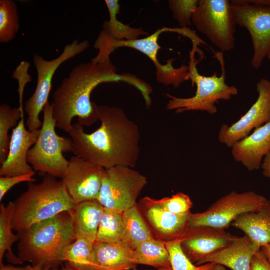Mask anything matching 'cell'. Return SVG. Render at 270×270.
<instances>
[{
    "label": "cell",
    "mask_w": 270,
    "mask_h": 270,
    "mask_svg": "<svg viewBox=\"0 0 270 270\" xmlns=\"http://www.w3.org/2000/svg\"><path fill=\"white\" fill-rule=\"evenodd\" d=\"M127 83L140 91L146 106L152 104V90L149 84L130 74H118L111 62H90L75 66L52 94L51 103L56 127L68 132L72 121L90 126L98 120V106L90 100L92 90L104 82Z\"/></svg>",
    "instance_id": "1"
},
{
    "label": "cell",
    "mask_w": 270,
    "mask_h": 270,
    "mask_svg": "<svg viewBox=\"0 0 270 270\" xmlns=\"http://www.w3.org/2000/svg\"><path fill=\"white\" fill-rule=\"evenodd\" d=\"M98 128L85 132L79 122L68 132L75 156L104 168L123 166L135 167L140 154V134L137 124L116 106H98Z\"/></svg>",
    "instance_id": "2"
},
{
    "label": "cell",
    "mask_w": 270,
    "mask_h": 270,
    "mask_svg": "<svg viewBox=\"0 0 270 270\" xmlns=\"http://www.w3.org/2000/svg\"><path fill=\"white\" fill-rule=\"evenodd\" d=\"M18 257L23 262L58 268L66 248L76 238L72 210L38 222L18 233Z\"/></svg>",
    "instance_id": "3"
},
{
    "label": "cell",
    "mask_w": 270,
    "mask_h": 270,
    "mask_svg": "<svg viewBox=\"0 0 270 270\" xmlns=\"http://www.w3.org/2000/svg\"><path fill=\"white\" fill-rule=\"evenodd\" d=\"M14 203L12 226L18 233L76 206L62 180L48 174L38 184L28 182L26 190Z\"/></svg>",
    "instance_id": "4"
},
{
    "label": "cell",
    "mask_w": 270,
    "mask_h": 270,
    "mask_svg": "<svg viewBox=\"0 0 270 270\" xmlns=\"http://www.w3.org/2000/svg\"><path fill=\"white\" fill-rule=\"evenodd\" d=\"M164 32H174L182 34L191 40L194 46H199L204 42L190 28L164 26L146 38L132 40H116L110 38L102 30L94 45V48L98 49V52L92 60L98 62H108L110 60V54L116 49L120 47L134 48L146 55L153 62L156 70V78L158 82L166 85L172 84L174 88H177L184 82L188 80V66L182 65L179 68H175L172 64L174 60V58L168 60L167 64L160 63L157 57L160 48L158 40L160 34Z\"/></svg>",
    "instance_id": "5"
},
{
    "label": "cell",
    "mask_w": 270,
    "mask_h": 270,
    "mask_svg": "<svg viewBox=\"0 0 270 270\" xmlns=\"http://www.w3.org/2000/svg\"><path fill=\"white\" fill-rule=\"evenodd\" d=\"M190 62L188 65V80H190L192 86H196L194 95L190 98H182L167 94L170 98L166 104V109L174 110L176 113L186 111L196 110L206 112L210 114H215L218 109L215 104L220 100H227L238 94V90L234 86L226 83V70L223 54L221 52L214 54V56L219 62L222 74L218 76L216 72L210 76L200 74L196 68L199 60L194 58V54L190 52Z\"/></svg>",
    "instance_id": "6"
},
{
    "label": "cell",
    "mask_w": 270,
    "mask_h": 270,
    "mask_svg": "<svg viewBox=\"0 0 270 270\" xmlns=\"http://www.w3.org/2000/svg\"><path fill=\"white\" fill-rule=\"evenodd\" d=\"M42 111V125L36 142L28 150L27 162L34 171L62 179L69 162L63 153L72 152V140L56 133L52 104L48 102Z\"/></svg>",
    "instance_id": "7"
},
{
    "label": "cell",
    "mask_w": 270,
    "mask_h": 270,
    "mask_svg": "<svg viewBox=\"0 0 270 270\" xmlns=\"http://www.w3.org/2000/svg\"><path fill=\"white\" fill-rule=\"evenodd\" d=\"M192 22L221 51L234 48L236 24L230 0H199Z\"/></svg>",
    "instance_id": "8"
},
{
    "label": "cell",
    "mask_w": 270,
    "mask_h": 270,
    "mask_svg": "<svg viewBox=\"0 0 270 270\" xmlns=\"http://www.w3.org/2000/svg\"><path fill=\"white\" fill-rule=\"evenodd\" d=\"M88 46V40L78 42L76 40L65 46L61 54L52 60H46L38 54H34L33 62L37 72L36 85L34 92L24 106L28 114L26 124L29 130H38L42 126L39 116L48 102L52 80L56 70L64 62L83 52Z\"/></svg>",
    "instance_id": "9"
},
{
    "label": "cell",
    "mask_w": 270,
    "mask_h": 270,
    "mask_svg": "<svg viewBox=\"0 0 270 270\" xmlns=\"http://www.w3.org/2000/svg\"><path fill=\"white\" fill-rule=\"evenodd\" d=\"M236 23L248 32L254 54L250 64L260 68L270 52V0H232Z\"/></svg>",
    "instance_id": "10"
},
{
    "label": "cell",
    "mask_w": 270,
    "mask_h": 270,
    "mask_svg": "<svg viewBox=\"0 0 270 270\" xmlns=\"http://www.w3.org/2000/svg\"><path fill=\"white\" fill-rule=\"evenodd\" d=\"M147 182L144 176L128 166L104 168L97 200L104 208L122 213L136 205Z\"/></svg>",
    "instance_id": "11"
},
{
    "label": "cell",
    "mask_w": 270,
    "mask_h": 270,
    "mask_svg": "<svg viewBox=\"0 0 270 270\" xmlns=\"http://www.w3.org/2000/svg\"><path fill=\"white\" fill-rule=\"evenodd\" d=\"M264 196L252 191H232L218 199L206 210L190 213L188 227L208 226L226 230L240 214L259 208L266 200Z\"/></svg>",
    "instance_id": "12"
},
{
    "label": "cell",
    "mask_w": 270,
    "mask_h": 270,
    "mask_svg": "<svg viewBox=\"0 0 270 270\" xmlns=\"http://www.w3.org/2000/svg\"><path fill=\"white\" fill-rule=\"evenodd\" d=\"M258 97L240 118L230 126L222 124L218 140L228 148L248 136L252 130L270 121V81L262 78L256 84Z\"/></svg>",
    "instance_id": "13"
},
{
    "label": "cell",
    "mask_w": 270,
    "mask_h": 270,
    "mask_svg": "<svg viewBox=\"0 0 270 270\" xmlns=\"http://www.w3.org/2000/svg\"><path fill=\"white\" fill-rule=\"evenodd\" d=\"M68 161L62 180L74 203L98 200L104 168L76 156Z\"/></svg>",
    "instance_id": "14"
},
{
    "label": "cell",
    "mask_w": 270,
    "mask_h": 270,
    "mask_svg": "<svg viewBox=\"0 0 270 270\" xmlns=\"http://www.w3.org/2000/svg\"><path fill=\"white\" fill-rule=\"evenodd\" d=\"M238 236L225 230L208 226L188 227L181 239L182 248L192 263L225 247Z\"/></svg>",
    "instance_id": "15"
},
{
    "label": "cell",
    "mask_w": 270,
    "mask_h": 270,
    "mask_svg": "<svg viewBox=\"0 0 270 270\" xmlns=\"http://www.w3.org/2000/svg\"><path fill=\"white\" fill-rule=\"evenodd\" d=\"M144 215L164 242L182 239L188 228L189 214H176L164 210L158 200L146 196L140 200Z\"/></svg>",
    "instance_id": "16"
},
{
    "label": "cell",
    "mask_w": 270,
    "mask_h": 270,
    "mask_svg": "<svg viewBox=\"0 0 270 270\" xmlns=\"http://www.w3.org/2000/svg\"><path fill=\"white\" fill-rule=\"evenodd\" d=\"M40 130H26L22 116L12 129L6 160L0 168V176H14L35 172L28 162L26 157L30 149L36 142Z\"/></svg>",
    "instance_id": "17"
},
{
    "label": "cell",
    "mask_w": 270,
    "mask_h": 270,
    "mask_svg": "<svg viewBox=\"0 0 270 270\" xmlns=\"http://www.w3.org/2000/svg\"><path fill=\"white\" fill-rule=\"evenodd\" d=\"M231 152L234 160L248 170L261 168L264 158L270 152V121L235 144Z\"/></svg>",
    "instance_id": "18"
},
{
    "label": "cell",
    "mask_w": 270,
    "mask_h": 270,
    "mask_svg": "<svg viewBox=\"0 0 270 270\" xmlns=\"http://www.w3.org/2000/svg\"><path fill=\"white\" fill-rule=\"evenodd\" d=\"M258 250L246 235L238 236L230 244L206 256L196 265L214 262L232 270H250L252 258Z\"/></svg>",
    "instance_id": "19"
},
{
    "label": "cell",
    "mask_w": 270,
    "mask_h": 270,
    "mask_svg": "<svg viewBox=\"0 0 270 270\" xmlns=\"http://www.w3.org/2000/svg\"><path fill=\"white\" fill-rule=\"evenodd\" d=\"M231 226L242 230L257 250L270 243V200L258 210L240 214Z\"/></svg>",
    "instance_id": "20"
},
{
    "label": "cell",
    "mask_w": 270,
    "mask_h": 270,
    "mask_svg": "<svg viewBox=\"0 0 270 270\" xmlns=\"http://www.w3.org/2000/svg\"><path fill=\"white\" fill-rule=\"evenodd\" d=\"M104 209V207L97 200L84 201L76 204L72 213L76 238H82L95 242Z\"/></svg>",
    "instance_id": "21"
},
{
    "label": "cell",
    "mask_w": 270,
    "mask_h": 270,
    "mask_svg": "<svg viewBox=\"0 0 270 270\" xmlns=\"http://www.w3.org/2000/svg\"><path fill=\"white\" fill-rule=\"evenodd\" d=\"M97 266L96 270H129L136 265L132 261V250L125 242L94 243Z\"/></svg>",
    "instance_id": "22"
},
{
    "label": "cell",
    "mask_w": 270,
    "mask_h": 270,
    "mask_svg": "<svg viewBox=\"0 0 270 270\" xmlns=\"http://www.w3.org/2000/svg\"><path fill=\"white\" fill-rule=\"evenodd\" d=\"M132 261L158 268L170 267V256L165 242L153 238L146 241L132 250Z\"/></svg>",
    "instance_id": "23"
},
{
    "label": "cell",
    "mask_w": 270,
    "mask_h": 270,
    "mask_svg": "<svg viewBox=\"0 0 270 270\" xmlns=\"http://www.w3.org/2000/svg\"><path fill=\"white\" fill-rule=\"evenodd\" d=\"M94 243L84 238H77L65 249L63 258L74 270H96V258Z\"/></svg>",
    "instance_id": "24"
},
{
    "label": "cell",
    "mask_w": 270,
    "mask_h": 270,
    "mask_svg": "<svg viewBox=\"0 0 270 270\" xmlns=\"http://www.w3.org/2000/svg\"><path fill=\"white\" fill-rule=\"evenodd\" d=\"M14 208V203L12 202H10L6 206L3 204L0 206V264H3L5 254L9 262L18 264L24 263L12 250V244L20 240L18 235H15L12 232Z\"/></svg>",
    "instance_id": "25"
},
{
    "label": "cell",
    "mask_w": 270,
    "mask_h": 270,
    "mask_svg": "<svg viewBox=\"0 0 270 270\" xmlns=\"http://www.w3.org/2000/svg\"><path fill=\"white\" fill-rule=\"evenodd\" d=\"M122 218L126 242L131 249L154 238L137 205L122 212Z\"/></svg>",
    "instance_id": "26"
},
{
    "label": "cell",
    "mask_w": 270,
    "mask_h": 270,
    "mask_svg": "<svg viewBox=\"0 0 270 270\" xmlns=\"http://www.w3.org/2000/svg\"><path fill=\"white\" fill-rule=\"evenodd\" d=\"M105 2L109 12L110 20L104 22L102 30L108 36L116 40H132L148 34L142 28H132L118 20L116 15L120 8L118 0H106Z\"/></svg>",
    "instance_id": "27"
},
{
    "label": "cell",
    "mask_w": 270,
    "mask_h": 270,
    "mask_svg": "<svg viewBox=\"0 0 270 270\" xmlns=\"http://www.w3.org/2000/svg\"><path fill=\"white\" fill-rule=\"evenodd\" d=\"M95 242L126 243L122 213L104 208Z\"/></svg>",
    "instance_id": "28"
},
{
    "label": "cell",
    "mask_w": 270,
    "mask_h": 270,
    "mask_svg": "<svg viewBox=\"0 0 270 270\" xmlns=\"http://www.w3.org/2000/svg\"><path fill=\"white\" fill-rule=\"evenodd\" d=\"M24 116L19 107L11 108L8 104H2L0 106V163L6 160L10 141L8 130L15 128L21 118Z\"/></svg>",
    "instance_id": "29"
},
{
    "label": "cell",
    "mask_w": 270,
    "mask_h": 270,
    "mask_svg": "<svg viewBox=\"0 0 270 270\" xmlns=\"http://www.w3.org/2000/svg\"><path fill=\"white\" fill-rule=\"evenodd\" d=\"M20 26L18 6L12 0H0V42L14 40Z\"/></svg>",
    "instance_id": "30"
},
{
    "label": "cell",
    "mask_w": 270,
    "mask_h": 270,
    "mask_svg": "<svg viewBox=\"0 0 270 270\" xmlns=\"http://www.w3.org/2000/svg\"><path fill=\"white\" fill-rule=\"evenodd\" d=\"M181 239L165 242L172 270H212L216 264L208 262L200 266L194 264L183 252Z\"/></svg>",
    "instance_id": "31"
},
{
    "label": "cell",
    "mask_w": 270,
    "mask_h": 270,
    "mask_svg": "<svg viewBox=\"0 0 270 270\" xmlns=\"http://www.w3.org/2000/svg\"><path fill=\"white\" fill-rule=\"evenodd\" d=\"M199 0H170L169 8L180 28H186L192 24V18Z\"/></svg>",
    "instance_id": "32"
},
{
    "label": "cell",
    "mask_w": 270,
    "mask_h": 270,
    "mask_svg": "<svg viewBox=\"0 0 270 270\" xmlns=\"http://www.w3.org/2000/svg\"><path fill=\"white\" fill-rule=\"evenodd\" d=\"M158 200L164 210L176 214H189L192 206L190 198L181 192Z\"/></svg>",
    "instance_id": "33"
},
{
    "label": "cell",
    "mask_w": 270,
    "mask_h": 270,
    "mask_svg": "<svg viewBox=\"0 0 270 270\" xmlns=\"http://www.w3.org/2000/svg\"><path fill=\"white\" fill-rule=\"evenodd\" d=\"M35 172L14 176H0V200L6 192L14 186L22 182H34L33 178Z\"/></svg>",
    "instance_id": "34"
},
{
    "label": "cell",
    "mask_w": 270,
    "mask_h": 270,
    "mask_svg": "<svg viewBox=\"0 0 270 270\" xmlns=\"http://www.w3.org/2000/svg\"><path fill=\"white\" fill-rule=\"evenodd\" d=\"M250 270H270V264L260 249L254 254L251 260Z\"/></svg>",
    "instance_id": "35"
},
{
    "label": "cell",
    "mask_w": 270,
    "mask_h": 270,
    "mask_svg": "<svg viewBox=\"0 0 270 270\" xmlns=\"http://www.w3.org/2000/svg\"><path fill=\"white\" fill-rule=\"evenodd\" d=\"M261 168L264 176L270 178V152L264 158Z\"/></svg>",
    "instance_id": "36"
},
{
    "label": "cell",
    "mask_w": 270,
    "mask_h": 270,
    "mask_svg": "<svg viewBox=\"0 0 270 270\" xmlns=\"http://www.w3.org/2000/svg\"><path fill=\"white\" fill-rule=\"evenodd\" d=\"M260 250L270 264V243L262 246L260 248Z\"/></svg>",
    "instance_id": "37"
},
{
    "label": "cell",
    "mask_w": 270,
    "mask_h": 270,
    "mask_svg": "<svg viewBox=\"0 0 270 270\" xmlns=\"http://www.w3.org/2000/svg\"><path fill=\"white\" fill-rule=\"evenodd\" d=\"M0 270H24V267L15 266L11 264H0Z\"/></svg>",
    "instance_id": "38"
},
{
    "label": "cell",
    "mask_w": 270,
    "mask_h": 270,
    "mask_svg": "<svg viewBox=\"0 0 270 270\" xmlns=\"http://www.w3.org/2000/svg\"><path fill=\"white\" fill-rule=\"evenodd\" d=\"M24 270H50L48 268H44L41 264L27 265L24 267Z\"/></svg>",
    "instance_id": "39"
},
{
    "label": "cell",
    "mask_w": 270,
    "mask_h": 270,
    "mask_svg": "<svg viewBox=\"0 0 270 270\" xmlns=\"http://www.w3.org/2000/svg\"><path fill=\"white\" fill-rule=\"evenodd\" d=\"M50 270H74L68 264H66L65 266H61L60 268H52Z\"/></svg>",
    "instance_id": "40"
},
{
    "label": "cell",
    "mask_w": 270,
    "mask_h": 270,
    "mask_svg": "<svg viewBox=\"0 0 270 270\" xmlns=\"http://www.w3.org/2000/svg\"><path fill=\"white\" fill-rule=\"evenodd\" d=\"M212 270H226L224 267L220 264H216Z\"/></svg>",
    "instance_id": "41"
},
{
    "label": "cell",
    "mask_w": 270,
    "mask_h": 270,
    "mask_svg": "<svg viewBox=\"0 0 270 270\" xmlns=\"http://www.w3.org/2000/svg\"><path fill=\"white\" fill-rule=\"evenodd\" d=\"M134 270H136L134 269ZM155 270H172V269L171 266H170V267H166V268H158V269Z\"/></svg>",
    "instance_id": "42"
},
{
    "label": "cell",
    "mask_w": 270,
    "mask_h": 270,
    "mask_svg": "<svg viewBox=\"0 0 270 270\" xmlns=\"http://www.w3.org/2000/svg\"><path fill=\"white\" fill-rule=\"evenodd\" d=\"M267 58L270 60V52H269V54H268V56H267Z\"/></svg>",
    "instance_id": "43"
}]
</instances>
